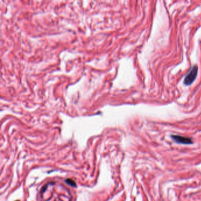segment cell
Segmentation results:
<instances>
[{"label": "cell", "mask_w": 201, "mask_h": 201, "mask_svg": "<svg viewBox=\"0 0 201 201\" xmlns=\"http://www.w3.org/2000/svg\"><path fill=\"white\" fill-rule=\"evenodd\" d=\"M198 72V67L196 65H195L192 67V68H190V71L185 76L184 78V81H183V83H184V84L186 86H189L193 83L195 81V78H196Z\"/></svg>", "instance_id": "1"}, {"label": "cell", "mask_w": 201, "mask_h": 201, "mask_svg": "<svg viewBox=\"0 0 201 201\" xmlns=\"http://www.w3.org/2000/svg\"><path fill=\"white\" fill-rule=\"evenodd\" d=\"M171 137L174 140V141L179 143L189 145V144H192V143H193L192 142V141L191 139H190L189 137H184V136H181L179 135H172L171 136Z\"/></svg>", "instance_id": "2"}]
</instances>
